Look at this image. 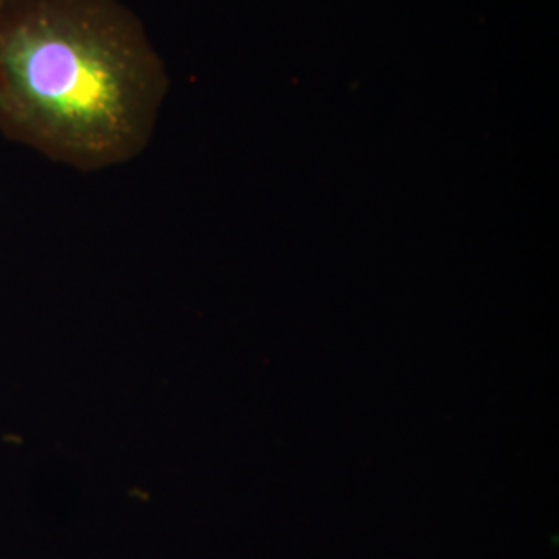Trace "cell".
Instances as JSON below:
<instances>
[{"label":"cell","instance_id":"1","mask_svg":"<svg viewBox=\"0 0 559 559\" xmlns=\"http://www.w3.org/2000/svg\"><path fill=\"white\" fill-rule=\"evenodd\" d=\"M166 62L120 0H0V133L102 170L154 138Z\"/></svg>","mask_w":559,"mask_h":559}]
</instances>
